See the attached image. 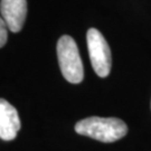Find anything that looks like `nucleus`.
Here are the masks:
<instances>
[{
    "mask_svg": "<svg viewBox=\"0 0 151 151\" xmlns=\"http://www.w3.org/2000/svg\"><path fill=\"white\" fill-rule=\"evenodd\" d=\"M57 57L65 80L73 84L81 83L84 78L83 63L75 40L68 35H64L58 39Z\"/></svg>",
    "mask_w": 151,
    "mask_h": 151,
    "instance_id": "nucleus-2",
    "label": "nucleus"
},
{
    "mask_svg": "<svg viewBox=\"0 0 151 151\" xmlns=\"http://www.w3.org/2000/svg\"><path fill=\"white\" fill-rule=\"evenodd\" d=\"M18 112L8 101L0 99V139L11 141L17 137L20 129Z\"/></svg>",
    "mask_w": 151,
    "mask_h": 151,
    "instance_id": "nucleus-5",
    "label": "nucleus"
},
{
    "mask_svg": "<svg viewBox=\"0 0 151 151\" xmlns=\"http://www.w3.org/2000/svg\"><path fill=\"white\" fill-rule=\"evenodd\" d=\"M75 131L81 135L111 143L122 139L128 132V127L122 120L116 118L90 116L78 121L75 124Z\"/></svg>",
    "mask_w": 151,
    "mask_h": 151,
    "instance_id": "nucleus-1",
    "label": "nucleus"
},
{
    "mask_svg": "<svg viewBox=\"0 0 151 151\" xmlns=\"http://www.w3.org/2000/svg\"><path fill=\"white\" fill-rule=\"evenodd\" d=\"M88 55L94 72L100 77H106L112 66L111 50L103 35L95 28L88 29L86 34Z\"/></svg>",
    "mask_w": 151,
    "mask_h": 151,
    "instance_id": "nucleus-3",
    "label": "nucleus"
},
{
    "mask_svg": "<svg viewBox=\"0 0 151 151\" xmlns=\"http://www.w3.org/2000/svg\"><path fill=\"white\" fill-rule=\"evenodd\" d=\"M1 17L7 24L8 29L12 32H19L24 27L27 16L26 0H1Z\"/></svg>",
    "mask_w": 151,
    "mask_h": 151,
    "instance_id": "nucleus-4",
    "label": "nucleus"
},
{
    "mask_svg": "<svg viewBox=\"0 0 151 151\" xmlns=\"http://www.w3.org/2000/svg\"><path fill=\"white\" fill-rule=\"evenodd\" d=\"M8 27H7V24L4 20V18L0 16V48L4 47L7 43V39H8Z\"/></svg>",
    "mask_w": 151,
    "mask_h": 151,
    "instance_id": "nucleus-6",
    "label": "nucleus"
}]
</instances>
